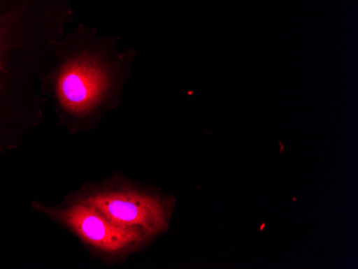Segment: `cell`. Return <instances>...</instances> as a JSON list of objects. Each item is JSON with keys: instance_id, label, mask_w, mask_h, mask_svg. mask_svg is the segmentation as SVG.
Masks as SVG:
<instances>
[{"instance_id": "obj_1", "label": "cell", "mask_w": 358, "mask_h": 269, "mask_svg": "<svg viewBox=\"0 0 358 269\" xmlns=\"http://www.w3.org/2000/svg\"><path fill=\"white\" fill-rule=\"evenodd\" d=\"M84 202L99 210L113 224L142 231L150 240L169 226L170 212L162 200L134 189L98 192Z\"/></svg>"}, {"instance_id": "obj_2", "label": "cell", "mask_w": 358, "mask_h": 269, "mask_svg": "<svg viewBox=\"0 0 358 269\" xmlns=\"http://www.w3.org/2000/svg\"><path fill=\"white\" fill-rule=\"evenodd\" d=\"M58 217L82 240L94 248L115 256L134 250L150 240L142 231L113 224L84 201L62 210Z\"/></svg>"}, {"instance_id": "obj_3", "label": "cell", "mask_w": 358, "mask_h": 269, "mask_svg": "<svg viewBox=\"0 0 358 269\" xmlns=\"http://www.w3.org/2000/svg\"><path fill=\"white\" fill-rule=\"evenodd\" d=\"M106 76L99 68L80 62L64 70L59 80V94L68 110L84 112L101 97Z\"/></svg>"}]
</instances>
